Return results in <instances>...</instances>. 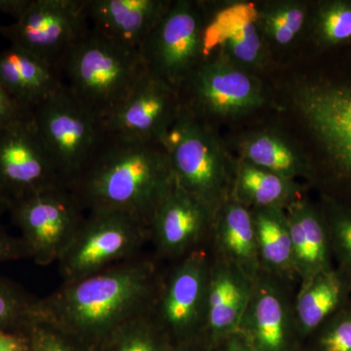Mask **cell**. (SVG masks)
<instances>
[{"label":"cell","instance_id":"obj_12","mask_svg":"<svg viewBox=\"0 0 351 351\" xmlns=\"http://www.w3.org/2000/svg\"><path fill=\"white\" fill-rule=\"evenodd\" d=\"M86 6L87 0H31L19 19L0 25V36L61 73L66 55L90 29Z\"/></svg>","mask_w":351,"mask_h":351},{"label":"cell","instance_id":"obj_26","mask_svg":"<svg viewBox=\"0 0 351 351\" xmlns=\"http://www.w3.org/2000/svg\"><path fill=\"white\" fill-rule=\"evenodd\" d=\"M261 269L280 280L295 276L292 241L284 209L251 210Z\"/></svg>","mask_w":351,"mask_h":351},{"label":"cell","instance_id":"obj_34","mask_svg":"<svg viewBox=\"0 0 351 351\" xmlns=\"http://www.w3.org/2000/svg\"><path fill=\"white\" fill-rule=\"evenodd\" d=\"M32 115V112L18 105L0 85V130Z\"/></svg>","mask_w":351,"mask_h":351},{"label":"cell","instance_id":"obj_13","mask_svg":"<svg viewBox=\"0 0 351 351\" xmlns=\"http://www.w3.org/2000/svg\"><path fill=\"white\" fill-rule=\"evenodd\" d=\"M59 186L66 184L32 115L0 130V193L9 204Z\"/></svg>","mask_w":351,"mask_h":351},{"label":"cell","instance_id":"obj_4","mask_svg":"<svg viewBox=\"0 0 351 351\" xmlns=\"http://www.w3.org/2000/svg\"><path fill=\"white\" fill-rule=\"evenodd\" d=\"M145 71L138 50L90 27L66 55L61 73L76 100L105 122L126 100Z\"/></svg>","mask_w":351,"mask_h":351},{"label":"cell","instance_id":"obj_5","mask_svg":"<svg viewBox=\"0 0 351 351\" xmlns=\"http://www.w3.org/2000/svg\"><path fill=\"white\" fill-rule=\"evenodd\" d=\"M162 145L173 180L215 212L232 195L237 162L212 124L182 108Z\"/></svg>","mask_w":351,"mask_h":351},{"label":"cell","instance_id":"obj_17","mask_svg":"<svg viewBox=\"0 0 351 351\" xmlns=\"http://www.w3.org/2000/svg\"><path fill=\"white\" fill-rule=\"evenodd\" d=\"M181 110L179 89L147 69L126 100L106 120V131L162 144Z\"/></svg>","mask_w":351,"mask_h":351},{"label":"cell","instance_id":"obj_23","mask_svg":"<svg viewBox=\"0 0 351 351\" xmlns=\"http://www.w3.org/2000/svg\"><path fill=\"white\" fill-rule=\"evenodd\" d=\"M212 235L219 258L239 267L252 280L262 271L255 226L248 207L232 197L226 199L215 212Z\"/></svg>","mask_w":351,"mask_h":351},{"label":"cell","instance_id":"obj_36","mask_svg":"<svg viewBox=\"0 0 351 351\" xmlns=\"http://www.w3.org/2000/svg\"><path fill=\"white\" fill-rule=\"evenodd\" d=\"M29 332L0 330V351H29Z\"/></svg>","mask_w":351,"mask_h":351},{"label":"cell","instance_id":"obj_2","mask_svg":"<svg viewBox=\"0 0 351 351\" xmlns=\"http://www.w3.org/2000/svg\"><path fill=\"white\" fill-rule=\"evenodd\" d=\"M154 258L138 257L76 280L40 299L41 317L94 351L126 322L151 313L160 284Z\"/></svg>","mask_w":351,"mask_h":351},{"label":"cell","instance_id":"obj_16","mask_svg":"<svg viewBox=\"0 0 351 351\" xmlns=\"http://www.w3.org/2000/svg\"><path fill=\"white\" fill-rule=\"evenodd\" d=\"M280 279L261 271L254 279L250 301L239 332L256 351H302L294 304Z\"/></svg>","mask_w":351,"mask_h":351},{"label":"cell","instance_id":"obj_1","mask_svg":"<svg viewBox=\"0 0 351 351\" xmlns=\"http://www.w3.org/2000/svg\"><path fill=\"white\" fill-rule=\"evenodd\" d=\"M289 83L286 101L299 121L313 181L351 208V48L315 55Z\"/></svg>","mask_w":351,"mask_h":351},{"label":"cell","instance_id":"obj_41","mask_svg":"<svg viewBox=\"0 0 351 351\" xmlns=\"http://www.w3.org/2000/svg\"></svg>","mask_w":351,"mask_h":351},{"label":"cell","instance_id":"obj_18","mask_svg":"<svg viewBox=\"0 0 351 351\" xmlns=\"http://www.w3.org/2000/svg\"><path fill=\"white\" fill-rule=\"evenodd\" d=\"M253 281L232 263L212 261L206 313L201 338L214 348L239 332L250 301Z\"/></svg>","mask_w":351,"mask_h":351},{"label":"cell","instance_id":"obj_25","mask_svg":"<svg viewBox=\"0 0 351 351\" xmlns=\"http://www.w3.org/2000/svg\"><path fill=\"white\" fill-rule=\"evenodd\" d=\"M302 186L294 180L239 160L230 197L250 210L284 209L302 198Z\"/></svg>","mask_w":351,"mask_h":351},{"label":"cell","instance_id":"obj_27","mask_svg":"<svg viewBox=\"0 0 351 351\" xmlns=\"http://www.w3.org/2000/svg\"><path fill=\"white\" fill-rule=\"evenodd\" d=\"M313 2L277 0L256 4L258 23L270 51L288 49L306 39Z\"/></svg>","mask_w":351,"mask_h":351},{"label":"cell","instance_id":"obj_10","mask_svg":"<svg viewBox=\"0 0 351 351\" xmlns=\"http://www.w3.org/2000/svg\"><path fill=\"white\" fill-rule=\"evenodd\" d=\"M9 212L29 258L41 267L58 262L86 216L82 203L66 186L14 201Z\"/></svg>","mask_w":351,"mask_h":351},{"label":"cell","instance_id":"obj_9","mask_svg":"<svg viewBox=\"0 0 351 351\" xmlns=\"http://www.w3.org/2000/svg\"><path fill=\"white\" fill-rule=\"evenodd\" d=\"M204 27L200 2L171 1L138 50L145 69L179 89L204 61Z\"/></svg>","mask_w":351,"mask_h":351},{"label":"cell","instance_id":"obj_11","mask_svg":"<svg viewBox=\"0 0 351 351\" xmlns=\"http://www.w3.org/2000/svg\"><path fill=\"white\" fill-rule=\"evenodd\" d=\"M212 260L204 249L176 261L161 276L149 314L172 345L201 337Z\"/></svg>","mask_w":351,"mask_h":351},{"label":"cell","instance_id":"obj_33","mask_svg":"<svg viewBox=\"0 0 351 351\" xmlns=\"http://www.w3.org/2000/svg\"><path fill=\"white\" fill-rule=\"evenodd\" d=\"M29 351H92L49 323H36L29 330Z\"/></svg>","mask_w":351,"mask_h":351},{"label":"cell","instance_id":"obj_20","mask_svg":"<svg viewBox=\"0 0 351 351\" xmlns=\"http://www.w3.org/2000/svg\"><path fill=\"white\" fill-rule=\"evenodd\" d=\"M295 276L301 286L334 267L329 232L319 205L300 198L285 209Z\"/></svg>","mask_w":351,"mask_h":351},{"label":"cell","instance_id":"obj_37","mask_svg":"<svg viewBox=\"0 0 351 351\" xmlns=\"http://www.w3.org/2000/svg\"><path fill=\"white\" fill-rule=\"evenodd\" d=\"M213 351H256L246 339L240 334L235 332L232 336L223 339L215 346Z\"/></svg>","mask_w":351,"mask_h":351},{"label":"cell","instance_id":"obj_35","mask_svg":"<svg viewBox=\"0 0 351 351\" xmlns=\"http://www.w3.org/2000/svg\"><path fill=\"white\" fill-rule=\"evenodd\" d=\"M29 258L21 237H12L0 226V263Z\"/></svg>","mask_w":351,"mask_h":351},{"label":"cell","instance_id":"obj_24","mask_svg":"<svg viewBox=\"0 0 351 351\" xmlns=\"http://www.w3.org/2000/svg\"><path fill=\"white\" fill-rule=\"evenodd\" d=\"M237 147L239 160L294 181L298 178L313 181V167L304 147L279 129L249 132L239 138Z\"/></svg>","mask_w":351,"mask_h":351},{"label":"cell","instance_id":"obj_3","mask_svg":"<svg viewBox=\"0 0 351 351\" xmlns=\"http://www.w3.org/2000/svg\"><path fill=\"white\" fill-rule=\"evenodd\" d=\"M171 182L169 162L161 143L106 131L94 156L69 188L85 211L123 212L149 228Z\"/></svg>","mask_w":351,"mask_h":351},{"label":"cell","instance_id":"obj_14","mask_svg":"<svg viewBox=\"0 0 351 351\" xmlns=\"http://www.w3.org/2000/svg\"><path fill=\"white\" fill-rule=\"evenodd\" d=\"M215 211L182 189L173 180L156 208L149 226V241L156 256L171 262L181 260L212 232Z\"/></svg>","mask_w":351,"mask_h":351},{"label":"cell","instance_id":"obj_19","mask_svg":"<svg viewBox=\"0 0 351 351\" xmlns=\"http://www.w3.org/2000/svg\"><path fill=\"white\" fill-rule=\"evenodd\" d=\"M170 3L169 0H87L86 13L94 31L140 50Z\"/></svg>","mask_w":351,"mask_h":351},{"label":"cell","instance_id":"obj_6","mask_svg":"<svg viewBox=\"0 0 351 351\" xmlns=\"http://www.w3.org/2000/svg\"><path fill=\"white\" fill-rule=\"evenodd\" d=\"M149 228L123 212H86L75 237L58 260L63 281L76 280L142 255Z\"/></svg>","mask_w":351,"mask_h":351},{"label":"cell","instance_id":"obj_38","mask_svg":"<svg viewBox=\"0 0 351 351\" xmlns=\"http://www.w3.org/2000/svg\"><path fill=\"white\" fill-rule=\"evenodd\" d=\"M31 0H0V12L18 20L24 14Z\"/></svg>","mask_w":351,"mask_h":351},{"label":"cell","instance_id":"obj_15","mask_svg":"<svg viewBox=\"0 0 351 351\" xmlns=\"http://www.w3.org/2000/svg\"><path fill=\"white\" fill-rule=\"evenodd\" d=\"M204 15V61L219 56L258 75L269 66L270 51L258 23L256 4L232 3ZM203 61V62H204Z\"/></svg>","mask_w":351,"mask_h":351},{"label":"cell","instance_id":"obj_30","mask_svg":"<svg viewBox=\"0 0 351 351\" xmlns=\"http://www.w3.org/2000/svg\"><path fill=\"white\" fill-rule=\"evenodd\" d=\"M40 321V299L0 277V330L29 332Z\"/></svg>","mask_w":351,"mask_h":351},{"label":"cell","instance_id":"obj_40","mask_svg":"<svg viewBox=\"0 0 351 351\" xmlns=\"http://www.w3.org/2000/svg\"><path fill=\"white\" fill-rule=\"evenodd\" d=\"M9 208H10V204H9L8 200L0 193V219L6 212H9Z\"/></svg>","mask_w":351,"mask_h":351},{"label":"cell","instance_id":"obj_31","mask_svg":"<svg viewBox=\"0 0 351 351\" xmlns=\"http://www.w3.org/2000/svg\"><path fill=\"white\" fill-rule=\"evenodd\" d=\"M331 242L332 257L351 277V208L322 195L319 204Z\"/></svg>","mask_w":351,"mask_h":351},{"label":"cell","instance_id":"obj_7","mask_svg":"<svg viewBox=\"0 0 351 351\" xmlns=\"http://www.w3.org/2000/svg\"><path fill=\"white\" fill-rule=\"evenodd\" d=\"M32 120L64 184L71 186L105 137V122L76 100L66 85L32 110Z\"/></svg>","mask_w":351,"mask_h":351},{"label":"cell","instance_id":"obj_22","mask_svg":"<svg viewBox=\"0 0 351 351\" xmlns=\"http://www.w3.org/2000/svg\"><path fill=\"white\" fill-rule=\"evenodd\" d=\"M350 299L351 277L339 267L321 272L301 286L294 302V313L302 346Z\"/></svg>","mask_w":351,"mask_h":351},{"label":"cell","instance_id":"obj_32","mask_svg":"<svg viewBox=\"0 0 351 351\" xmlns=\"http://www.w3.org/2000/svg\"><path fill=\"white\" fill-rule=\"evenodd\" d=\"M302 351H351V299L307 339Z\"/></svg>","mask_w":351,"mask_h":351},{"label":"cell","instance_id":"obj_21","mask_svg":"<svg viewBox=\"0 0 351 351\" xmlns=\"http://www.w3.org/2000/svg\"><path fill=\"white\" fill-rule=\"evenodd\" d=\"M0 85L18 105L32 112L64 86L58 69L16 46L0 52Z\"/></svg>","mask_w":351,"mask_h":351},{"label":"cell","instance_id":"obj_39","mask_svg":"<svg viewBox=\"0 0 351 351\" xmlns=\"http://www.w3.org/2000/svg\"><path fill=\"white\" fill-rule=\"evenodd\" d=\"M171 351H213L206 341L201 337L173 345Z\"/></svg>","mask_w":351,"mask_h":351},{"label":"cell","instance_id":"obj_29","mask_svg":"<svg viewBox=\"0 0 351 351\" xmlns=\"http://www.w3.org/2000/svg\"><path fill=\"white\" fill-rule=\"evenodd\" d=\"M172 346L147 313L117 328L94 351H171Z\"/></svg>","mask_w":351,"mask_h":351},{"label":"cell","instance_id":"obj_8","mask_svg":"<svg viewBox=\"0 0 351 351\" xmlns=\"http://www.w3.org/2000/svg\"><path fill=\"white\" fill-rule=\"evenodd\" d=\"M179 93L182 107L210 124L213 119H240L257 112L269 98L258 75L219 56L200 64Z\"/></svg>","mask_w":351,"mask_h":351},{"label":"cell","instance_id":"obj_28","mask_svg":"<svg viewBox=\"0 0 351 351\" xmlns=\"http://www.w3.org/2000/svg\"><path fill=\"white\" fill-rule=\"evenodd\" d=\"M306 40L315 55L351 48V0L313 1Z\"/></svg>","mask_w":351,"mask_h":351}]
</instances>
